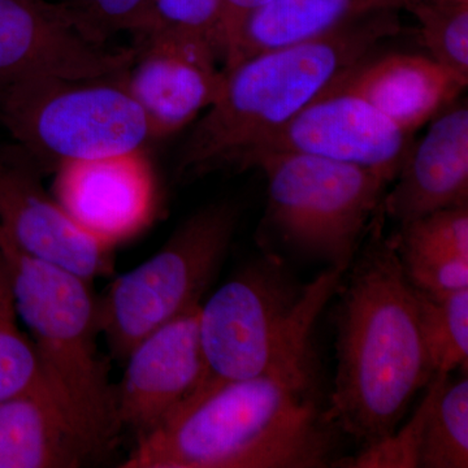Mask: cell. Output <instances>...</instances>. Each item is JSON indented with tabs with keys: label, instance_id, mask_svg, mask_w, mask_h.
I'll return each mask as SVG.
<instances>
[{
	"label": "cell",
	"instance_id": "6",
	"mask_svg": "<svg viewBox=\"0 0 468 468\" xmlns=\"http://www.w3.org/2000/svg\"><path fill=\"white\" fill-rule=\"evenodd\" d=\"M124 75L0 86V124L41 169L143 150L153 137Z\"/></svg>",
	"mask_w": 468,
	"mask_h": 468
},
{
	"label": "cell",
	"instance_id": "16",
	"mask_svg": "<svg viewBox=\"0 0 468 468\" xmlns=\"http://www.w3.org/2000/svg\"><path fill=\"white\" fill-rule=\"evenodd\" d=\"M466 86L428 55L393 52L363 58L332 89L358 95L414 135L457 101Z\"/></svg>",
	"mask_w": 468,
	"mask_h": 468
},
{
	"label": "cell",
	"instance_id": "20",
	"mask_svg": "<svg viewBox=\"0 0 468 468\" xmlns=\"http://www.w3.org/2000/svg\"><path fill=\"white\" fill-rule=\"evenodd\" d=\"M415 294L421 337L433 377L451 375L462 366L466 367L468 289L445 295L427 294L415 289Z\"/></svg>",
	"mask_w": 468,
	"mask_h": 468
},
{
	"label": "cell",
	"instance_id": "15",
	"mask_svg": "<svg viewBox=\"0 0 468 468\" xmlns=\"http://www.w3.org/2000/svg\"><path fill=\"white\" fill-rule=\"evenodd\" d=\"M411 144L394 186L385 192L384 215L409 223L439 209L468 206V109L454 101L431 120Z\"/></svg>",
	"mask_w": 468,
	"mask_h": 468
},
{
	"label": "cell",
	"instance_id": "3",
	"mask_svg": "<svg viewBox=\"0 0 468 468\" xmlns=\"http://www.w3.org/2000/svg\"><path fill=\"white\" fill-rule=\"evenodd\" d=\"M401 9H383L302 45L261 52L224 69L217 100L184 144L186 176L232 167L241 154L325 94L381 42L403 32Z\"/></svg>",
	"mask_w": 468,
	"mask_h": 468
},
{
	"label": "cell",
	"instance_id": "2",
	"mask_svg": "<svg viewBox=\"0 0 468 468\" xmlns=\"http://www.w3.org/2000/svg\"><path fill=\"white\" fill-rule=\"evenodd\" d=\"M337 431L316 374L263 375L193 394L122 467H335Z\"/></svg>",
	"mask_w": 468,
	"mask_h": 468
},
{
	"label": "cell",
	"instance_id": "13",
	"mask_svg": "<svg viewBox=\"0 0 468 468\" xmlns=\"http://www.w3.org/2000/svg\"><path fill=\"white\" fill-rule=\"evenodd\" d=\"M199 306L147 335L126 356L124 377L116 389L119 427L138 440L174 417L205 374L199 341Z\"/></svg>",
	"mask_w": 468,
	"mask_h": 468
},
{
	"label": "cell",
	"instance_id": "9",
	"mask_svg": "<svg viewBox=\"0 0 468 468\" xmlns=\"http://www.w3.org/2000/svg\"><path fill=\"white\" fill-rule=\"evenodd\" d=\"M414 135L406 133L358 95L329 89L291 122L237 158L266 153H292L366 169L392 184L408 156Z\"/></svg>",
	"mask_w": 468,
	"mask_h": 468
},
{
	"label": "cell",
	"instance_id": "11",
	"mask_svg": "<svg viewBox=\"0 0 468 468\" xmlns=\"http://www.w3.org/2000/svg\"><path fill=\"white\" fill-rule=\"evenodd\" d=\"M38 165L0 144V232L18 250L91 282L112 271V246L84 229L42 186Z\"/></svg>",
	"mask_w": 468,
	"mask_h": 468
},
{
	"label": "cell",
	"instance_id": "17",
	"mask_svg": "<svg viewBox=\"0 0 468 468\" xmlns=\"http://www.w3.org/2000/svg\"><path fill=\"white\" fill-rule=\"evenodd\" d=\"M94 457L46 385L0 401V468H75Z\"/></svg>",
	"mask_w": 468,
	"mask_h": 468
},
{
	"label": "cell",
	"instance_id": "19",
	"mask_svg": "<svg viewBox=\"0 0 468 468\" xmlns=\"http://www.w3.org/2000/svg\"><path fill=\"white\" fill-rule=\"evenodd\" d=\"M435 377V396L428 410L419 467L467 468V378L452 383L451 375Z\"/></svg>",
	"mask_w": 468,
	"mask_h": 468
},
{
	"label": "cell",
	"instance_id": "28",
	"mask_svg": "<svg viewBox=\"0 0 468 468\" xmlns=\"http://www.w3.org/2000/svg\"><path fill=\"white\" fill-rule=\"evenodd\" d=\"M271 0H221V37H223L224 60L229 54L237 34L246 18Z\"/></svg>",
	"mask_w": 468,
	"mask_h": 468
},
{
	"label": "cell",
	"instance_id": "14",
	"mask_svg": "<svg viewBox=\"0 0 468 468\" xmlns=\"http://www.w3.org/2000/svg\"><path fill=\"white\" fill-rule=\"evenodd\" d=\"M55 199L76 223L110 246L153 220L156 184L143 150L68 162L55 168Z\"/></svg>",
	"mask_w": 468,
	"mask_h": 468
},
{
	"label": "cell",
	"instance_id": "18",
	"mask_svg": "<svg viewBox=\"0 0 468 468\" xmlns=\"http://www.w3.org/2000/svg\"><path fill=\"white\" fill-rule=\"evenodd\" d=\"M390 8L402 9L401 0H271L246 18L224 69L261 52L316 41Z\"/></svg>",
	"mask_w": 468,
	"mask_h": 468
},
{
	"label": "cell",
	"instance_id": "1",
	"mask_svg": "<svg viewBox=\"0 0 468 468\" xmlns=\"http://www.w3.org/2000/svg\"><path fill=\"white\" fill-rule=\"evenodd\" d=\"M340 288L337 368L326 418L360 445L390 435L432 380L415 289L403 273L383 208Z\"/></svg>",
	"mask_w": 468,
	"mask_h": 468
},
{
	"label": "cell",
	"instance_id": "24",
	"mask_svg": "<svg viewBox=\"0 0 468 468\" xmlns=\"http://www.w3.org/2000/svg\"><path fill=\"white\" fill-rule=\"evenodd\" d=\"M403 273L411 286L432 295L468 289V260L392 236Z\"/></svg>",
	"mask_w": 468,
	"mask_h": 468
},
{
	"label": "cell",
	"instance_id": "8",
	"mask_svg": "<svg viewBox=\"0 0 468 468\" xmlns=\"http://www.w3.org/2000/svg\"><path fill=\"white\" fill-rule=\"evenodd\" d=\"M237 221L233 203L205 206L150 260L117 277L98 300L101 335L113 358L124 362L147 335L201 304L226 258Z\"/></svg>",
	"mask_w": 468,
	"mask_h": 468
},
{
	"label": "cell",
	"instance_id": "21",
	"mask_svg": "<svg viewBox=\"0 0 468 468\" xmlns=\"http://www.w3.org/2000/svg\"><path fill=\"white\" fill-rule=\"evenodd\" d=\"M427 55L468 85V0H402Z\"/></svg>",
	"mask_w": 468,
	"mask_h": 468
},
{
	"label": "cell",
	"instance_id": "12",
	"mask_svg": "<svg viewBox=\"0 0 468 468\" xmlns=\"http://www.w3.org/2000/svg\"><path fill=\"white\" fill-rule=\"evenodd\" d=\"M138 37L124 84L140 104L153 140L189 125L217 100L224 80L220 55L208 43L180 34Z\"/></svg>",
	"mask_w": 468,
	"mask_h": 468
},
{
	"label": "cell",
	"instance_id": "25",
	"mask_svg": "<svg viewBox=\"0 0 468 468\" xmlns=\"http://www.w3.org/2000/svg\"><path fill=\"white\" fill-rule=\"evenodd\" d=\"M193 37L208 43L224 58L221 0H154L143 32Z\"/></svg>",
	"mask_w": 468,
	"mask_h": 468
},
{
	"label": "cell",
	"instance_id": "22",
	"mask_svg": "<svg viewBox=\"0 0 468 468\" xmlns=\"http://www.w3.org/2000/svg\"><path fill=\"white\" fill-rule=\"evenodd\" d=\"M39 385L46 383L32 341L21 331L14 282L0 246V401Z\"/></svg>",
	"mask_w": 468,
	"mask_h": 468
},
{
	"label": "cell",
	"instance_id": "26",
	"mask_svg": "<svg viewBox=\"0 0 468 468\" xmlns=\"http://www.w3.org/2000/svg\"><path fill=\"white\" fill-rule=\"evenodd\" d=\"M76 26L94 41L106 43L113 33L140 34L154 0H60Z\"/></svg>",
	"mask_w": 468,
	"mask_h": 468
},
{
	"label": "cell",
	"instance_id": "27",
	"mask_svg": "<svg viewBox=\"0 0 468 468\" xmlns=\"http://www.w3.org/2000/svg\"><path fill=\"white\" fill-rule=\"evenodd\" d=\"M399 241L439 249L468 260V206L439 209L401 224Z\"/></svg>",
	"mask_w": 468,
	"mask_h": 468
},
{
	"label": "cell",
	"instance_id": "23",
	"mask_svg": "<svg viewBox=\"0 0 468 468\" xmlns=\"http://www.w3.org/2000/svg\"><path fill=\"white\" fill-rule=\"evenodd\" d=\"M426 396L414 415L399 430L367 446L354 457L335 462V467L346 468H418L423 443L428 410L436 390V377L427 385Z\"/></svg>",
	"mask_w": 468,
	"mask_h": 468
},
{
	"label": "cell",
	"instance_id": "4",
	"mask_svg": "<svg viewBox=\"0 0 468 468\" xmlns=\"http://www.w3.org/2000/svg\"><path fill=\"white\" fill-rule=\"evenodd\" d=\"M346 272L328 267L301 284L273 255L246 264L201 304L205 374L193 394L263 375L316 374L314 326Z\"/></svg>",
	"mask_w": 468,
	"mask_h": 468
},
{
	"label": "cell",
	"instance_id": "5",
	"mask_svg": "<svg viewBox=\"0 0 468 468\" xmlns=\"http://www.w3.org/2000/svg\"><path fill=\"white\" fill-rule=\"evenodd\" d=\"M0 246L43 380L97 457L120 427L116 390L98 350L100 319L91 282L27 257L2 232Z\"/></svg>",
	"mask_w": 468,
	"mask_h": 468
},
{
	"label": "cell",
	"instance_id": "10",
	"mask_svg": "<svg viewBox=\"0 0 468 468\" xmlns=\"http://www.w3.org/2000/svg\"><path fill=\"white\" fill-rule=\"evenodd\" d=\"M134 54L94 41L60 3L0 0V86L124 75Z\"/></svg>",
	"mask_w": 468,
	"mask_h": 468
},
{
	"label": "cell",
	"instance_id": "29",
	"mask_svg": "<svg viewBox=\"0 0 468 468\" xmlns=\"http://www.w3.org/2000/svg\"><path fill=\"white\" fill-rule=\"evenodd\" d=\"M401 2H402V0H401Z\"/></svg>",
	"mask_w": 468,
	"mask_h": 468
},
{
	"label": "cell",
	"instance_id": "7",
	"mask_svg": "<svg viewBox=\"0 0 468 468\" xmlns=\"http://www.w3.org/2000/svg\"><path fill=\"white\" fill-rule=\"evenodd\" d=\"M268 184V218L294 250L347 271L381 208L388 184L356 165L292 153L246 160Z\"/></svg>",
	"mask_w": 468,
	"mask_h": 468
}]
</instances>
